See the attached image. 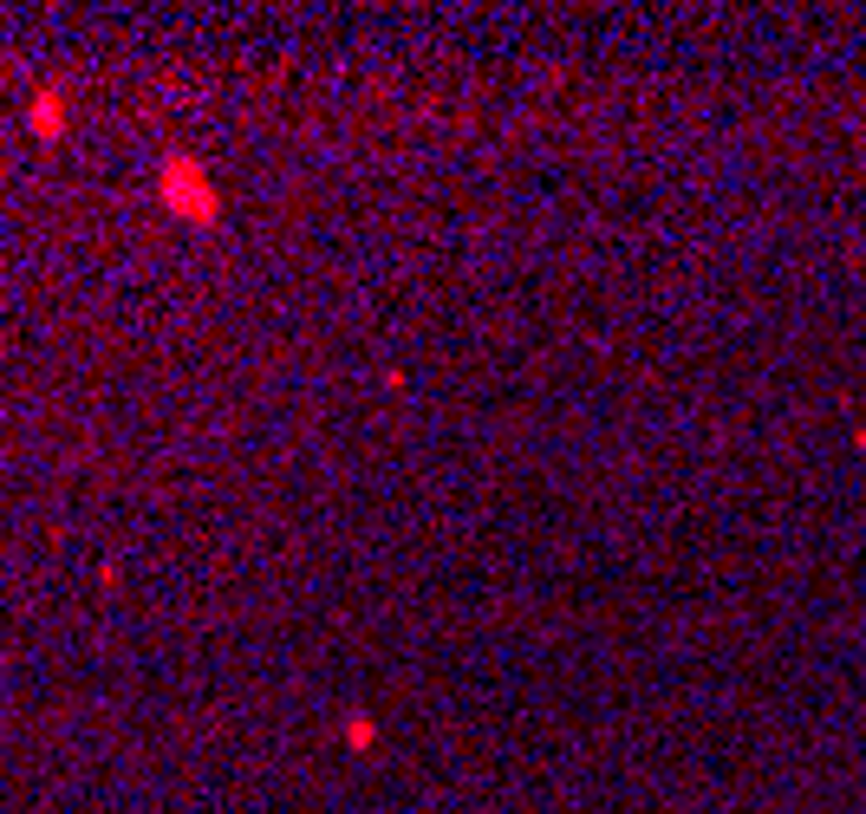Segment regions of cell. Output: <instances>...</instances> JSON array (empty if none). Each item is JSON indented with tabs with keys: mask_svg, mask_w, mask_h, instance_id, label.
<instances>
[{
	"mask_svg": "<svg viewBox=\"0 0 866 814\" xmlns=\"http://www.w3.org/2000/svg\"><path fill=\"white\" fill-rule=\"evenodd\" d=\"M157 209L170 222H183V229H216L222 222V183H216V170L196 150L170 143L157 156Z\"/></svg>",
	"mask_w": 866,
	"mask_h": 814,
	"instance_id": "1",
	"label": "cell"
},
{
	"mask_svg": "<svg viewBox=\"0 0 866 814\" xmlns=\"http://www.w3.org/2000/svg\"><path fill=\"white\" fill-rule=\"evenodd\" d=\"M26 131L39 137V143H59V137L72 131V92H66L59 79L33 85V98H26Z\"/></svg>",
	"mask_w": 866,
	"mask_h": 814,
	"instance_id": "2",
	"label": "cell"
},
{
	"mask_svg": "<svg viewBox=\"0 0 866 814\" xmlns=\"http://www.w3.org/2000/svg\"><path fill=\"white\" fill-rule=\"evenodd\" d=\"M346 743H353V749H371V743H378V723H371L366 710H353V717H346Z\"/></svg>",
	"mask_w": 866,
	"mask_h": 814,
	"instance_id": "3",
	"label": "cell"
}]
</instances>
